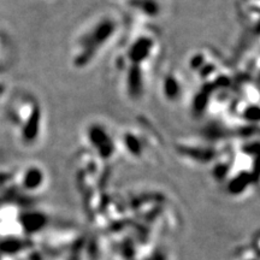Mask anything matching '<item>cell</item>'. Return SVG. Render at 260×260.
Listing matches in <instances>:
<instances>
[{"label": "cell", "mask_w": 260, "mask_h": 260, "mask_svg": "<svg viewBox=\"0 0 260 260\" xmlns=\"http://www.w3.org/2000/svg\"><path fill=\"white\" fill-rule=\"evenodd\" d=\"M40 119H41V111L38 106H35L31 110L29 115L28 121L25 122V125L22 130V138L27 144L34 141L38 138L39 130H40Z\"/></svg>", "instance_id": "cell-1"}, {"label": "cell", "mask_w": 260, "mask_h": 260, "mask_svg": "<svg viewBox=\"0 0 260 260\" xmlns=\"http://www.w3.org/2000/svg\"><path fill=\"white\" fill-rule=\"evenodd\" d=\"M42 181V172L39 170V169L32 168L30 170L27 171L24 176V187L28 188V189H35V188L39 187L41 184Z\"/></svg>", "instance_id": "cell-2"}, {"label": "cell", "mask_w": 260, "mask_h": 260, "mask_svg": "<svg viewBox=\"0 0 260 260\" xmlns=\"http://www.w3.org/2000/svg\"><path fill=\"white\" fill-rule=\"evenodd\" d=\"M45 219L41 214L38 213H28L22 217V223L27 230H35L44 224Z\"/></svg>", "instance_id": "cell-3"}]
</instances>
